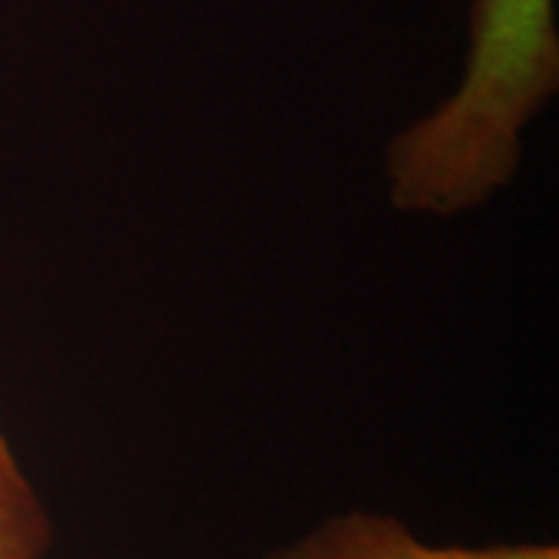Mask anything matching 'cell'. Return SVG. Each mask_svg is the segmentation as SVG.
I'll list each match as a JSON object with an SVG mask.
<instances>
[{"label": "cell", "instance_id": "6da1fadb", "mask_svg": "<svg viewBox=\"0 0 559 559\" xmlns=\"http://www.w3.org/2000/svg\"><path fill=\"white\" fill-rule=\"evenodd\" d=\"M557 91V0H473L454 94L385 146L392 209L457 218L495 200L520 175L525 134Z\"/></svg>", "mask_w": 559, "mask_h": 559}, {"label": "cell", "instance_id": "7a4b0ae2", "mask_svg": "<svg viewBox=\"0 0 559 559\" xmlns=\"http://www.w3.org/2000/svg\"><path fill=\"white\" fill-rule=\"evenodd\" d=\"M267 559H559L557 544H429L407 522L373 510H345L277 547Z\"/></svg>", "mask_w": 559, "mask_h": 559}, {"label": "cell", "instance_id": "3957f363", "mask_svg": "<svg viewBox=\"0 0 559 559\" xmlns=\"http://www.w3.org/2000/svg\"><path fill=\"white\" fill-rule=\"evenodd\" d=\"M53 540V516L0 423V559H47Z\"/></svg>", "mask_w": 559, "mask_h": 559}]
</instances>
